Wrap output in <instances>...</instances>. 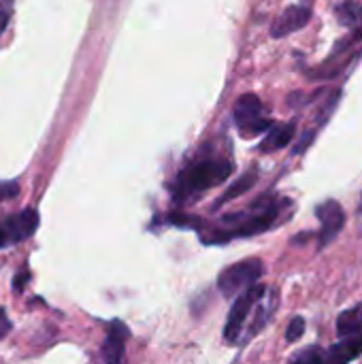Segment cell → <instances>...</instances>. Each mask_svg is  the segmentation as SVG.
Here are the masks:
<instances>
[{
	"label": "cell",
	"instance_id": "obj_1",
	"mask_svg": "<svg viewBox=\"0 0 362 364\" xmlns=\"http://www.w3.org/2000/svg\"><path fill=\"white\" fill-rule=\"evenodd\" d=\"M252 209L254 211L245 213L233 230H215L213 235L203 237V241L205 243H224V241L235 239V237H254V235L267 232L280 215V203L273 200L271 196L256 200L252 205Z\"/></svg>",
	"mask_w": 362,
	"mask_h": 364
},
{
	"label": "cell",
	"instance_id": "obj_2",
	"mask_svg": "<svg viewBox=\"0 0 362 364\" xmlns=\"http://www.w3.org/2000/svg\"><path fill=\"white\" fill-rule=\"evenodd\" d=\"M230 173H233V164L228 160H201L179 175L177 192L196 194V192L211 190L224 183L230 177Z\"/></svg>",
	"mask_w": 362,
	"mask_h": 364
},
{
	"label": "cell",
	"instance_id": "obj_3",
	"mask_svg": "<svg viewBox=\"0 0 362 364\" xmlns=\"http://www.w3.org/2000/svg\"><path fill=\"white\" fill-rule=\"evenodd\" d=\"M265 264L260 258H247L241 262H235L226 267L218 277V288L224 296H237L241 292H247L256 282L262 277Z\"/></svg>",
	"mask_w": 362,
	"mask_h": 364
},
{
	"label": "cell",
	"instance_id": "obj_4",
	"mask_svg": "<svg viewBox=\"0 0 362 364\" xmlns=\"http://www.w3.org/2000/svg\"><path fill=\"white\" fill-rule=\"evenodd\" d=\"M235 124L245 136L260 134V132H265V130H269L273 126L271 119L267 117L262 100L256 94H243L237 100V105H235Z\"/></svg>",
	"mask_w": 362,
	"mask_h": 364
},
{
	"label": "cell",
	"instance_id": "obj_5",
	"mask_svg": "<svg viewBox=\"0 0 362 364\" xmlns=\"http://www.w3.org/2000/svg\"><path fill=\"white\" fill-rule=\"evenodd\" d=\"M265 292H267V288H265L262 284H256V286H252L247 292H243V294L237 296V301H235V305H233V309H230V314H228L226 326H224V339H226L228 343H235V341L241 337V331H243V326H245V320H247L252 307L262 299Z\"/></svg>",
	"mask_w": 362,
	"mask_h": 364
},
{
	"label": "cell",
	"instance_id": "obj_6",
	"mask_svg": "<svg viewBox=\"0 0 362 364\" xmlns=\"http://www.w3.org/2000/svg\"><path fill=\"white\" fill-rule=\"evenodd\" d=\"M316 215L320 220V239H318V243H320V247H324L341 232V228L346 224V213H344V209H341V205L337 200H326V203L318 205Z\"/></svg>",
	"mask_w": 362,
	"mask_h": 364
},
{
	"label": "cell",
	"instance_id": "obj_7",
	"mask_svg": "<svg viewBox=\"0 0 362 364\" xmlns=\"http://www.w3.org/2000/svg\"><path fill=\"white\" fill-rule=\"evenodd\" d=\"M38 226V213L34 209H21L9 218L2 220V232L9 243H19L26 241L28 237H32L36 232Z\"/></svg>",
	"mask_w": 362,
	"mask_h": 364
},
{
	"label": "cell",
	"instance_id": "obj_8",
	"mask_svg": "<svg viewBox=\"0 0 362 364\" xmlns=\"http://www.w3.org/2000/svg\"><path fill=\"white\" fill-rule=\"evenodd\" d=\"M309 21H312V9H309V6H301V4L288 6V9L280 15V19L273 23L271 34H273L275 38H282V36H288V34H292V32L305 28Z\"/></svg>",
	"mask_w": 362,
	"mask_h": 364
},
{
	"label": "cell",
	"instance_id": "obj_9",
	"mask_svg": "<svg viewBox=\"0 0 362 364\" xmlns=\"http://www.w3.org/2000/svg\"><path fill=\"white\" fill-rule=\"evenodd\" d=\"M362 354V333L354 337H346L339 343H335L331 350H322L320 364H350Z\"/></svg>",
	"mask_w": 362,
	"mask_h": 364
},
{
	"label": "cell",
	"instance_id": "obj_10",
	"mask_svg": "<svg viewBox=\"0 0 362 364\" xmlns=\"http://www.w3.org/2000/svg\"><path fill=\"white\" fill-rule=\"evenodd\" d=\"M128 339V328L122 322H113L109 326L105 346H102V356L105 364H122L124 363V346Z\"/></svg>",
	"mask_w": 362,
	"mask_h": 364
},
{
	"label": "cell",
	"instance_id": "obj_11",
	"mask_svg": "<svg viewBox=\"0 0 362 364\" xmlns=\"http://www.w3.org/2000/svg\"><path fill=\"white\" fill-rule=\"evenodd\" d=\"M294 136V124H275L269 128V134L260 143V151H277L284 149Z\"/></svg>",
	"mask_w": 362,
	"mask_h": 364
},
{
	"label": "cell",
	"instance_id": "obj_12",
	"mask_svg": "<svg viewBox=\"0 0 362 364\" xmlns=\"http://www.w3.org/2000/svg\"><path fill=\"white\" fill-rule=\"evenodd\" d=\"M337 333L341 339L346 337H354L362 333V303L354 305L352 309H346L339 318H337Z\"/></svg>",
	"mask_w": 362,
	"mask_h": 364
},
{
	"label": "cell",
	"instance_id": "obj_13",
	"mask_svg": "<svg viewBox=\"0 0 362 364\" xmlns=\"http://www.w3.org/2000/svg\"><path fill=\"white\" fill-rule=\"evenodd\" d=\"M337 17L348 28H358L362 23V4L358 0H346L337 6Z\"/></svg>",
	"mask_w": 362,
	"mask_h": 364
},
{
	"label": "cell",
	"instance_id": "obj_14",
	"mask_svg": "<svg viewBox=\"0 0 362 364\" xmlns=\"http://www.w3.org/2000/svg\"><path fill=\"white\" fill-rule=\"evenodd\" d=\"M256 179H258V173L256 171H247L241 179H237L224 194H222V198L218 200V205H222V203H228V200H233V198H237L239 194H243V192H247V190H252L254 188V183H256Z\"/></svg>",
	"mask_w": 362,
	"mask_h": 364
},
{
	"label": "cell",
	"instance_id": "obj_15",
	"mask_svg": "<svg viewBox=\"0 0 362 364\" xmlns=\"http://www.w3.org/2000/svg\"><path fill=\"white\" fill-rule=\"evenodd\" d=\"M303 333H305V320H303L301 316H297V318H292V322L288 324V331H286V341L294 343V341H299V339L303 337Z\"/></svg>",
	"mask_w": 362,
	"mask_h": 364
},
{
	"label": "cell",
	"instance_id": "obj_16",
	"mask_svg": "<svg viewBox=\"0 0 362 364\" xmlns=\"http://www.w3.org/2000/svg\"><path fill=\"white\" fill-rule=\"evenodd\" d=\"M28 279H30V271H19V273L15 275V284H13V286H15V290H17V292H21V288L26 286V282H28Z\"/></svg>",
	"mask_w": 362,
	"mask_h": 364
},
{
	"label": "cell",
	"instance_id": "obj_17",
	"mask_svg": "<svg viewBox=\"0 0 362 364\" xmlns=\"http://www.w3.org/2000/svg\"><path fill=\"white\" fill-rule=\"evenodd\" d=\"M9 331H11V320L6 318L4 309H0V339H2Z\"/></svg>",
	"mask_w": 362,
	"mask_h": 364
},
{
	"label": "cell",
	"instance_id": "obj_18",
	"mask_svg": "<svg viewBox=\"0 0 362 364\" xmlns=\"http://www.w3.org/2000/svg\"><path fill=\"white\" fill-rule=\"evenodd\" d=\"M6 245V239H4V232H2V220H0V247Z\"/></svg>",
	"mask_w": 362,
	"mask_h": 364
},
{
	"label": "cell",
	"instance_id": "obj_19",
	"mask_svg": "<svg viewBox=\"0 0 362 364\" xmlns=\"http://www.w3.org/2000/svg\"><path fill=\"white\" fill-rule=\"evenodd\" d=\"M361 211H362V203H361Z\"/></svg>",
	"mask_w": 362,
	"mask_h": 364
}]
</instances>
